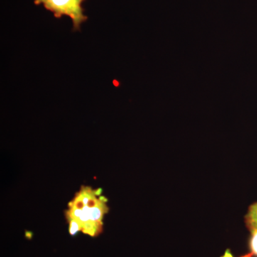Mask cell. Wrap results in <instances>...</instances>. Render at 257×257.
Listing matches in <instances>:
<instances>
[{
	"label": "cell",
	"instance_id": "cell-2",
	"mask_svg": "<svg viewBox=\"0 0 257 257\" xmlns=\"http://www.w3.org/2000/svg\"><path fill=\"white\" fill-rule=\"evenodd\" d=\"M246 223L250 231L257 229V203L249 207L247 215L246 216Z\"/></svg>",
	"mask_w": 257,
	"mask_h": 257
},
{
	"label": "cell",
	"instance_id": "cell-3",
	"mask_svg": "<svg viewBox=\"0 0 257 257\" xmlns=\"http://www.w3.org/2000/svg\"><path fill=\"white\" fill-rule=\"evenodd\" d=\"M251 238L250 240V248L253 255L257 256V229L251 231Z\"/></svg>",
	"mask_w": 257,
	"mask_h": 257
},
{
	"label": "cell",
	"instance_id": "cell-4",
	"mask_svg": "<svg viewBox=\"0 0 257 257\" xmlns=\"http://www.w3.org/2000/svg\"><path fill=\"white\" fill-rule=\"evenodd\" d=\"M69 233L72 236H75L78 231H81L80 226L77 221L69 219Z\"/></svg>",
	"mask_w": 257,
	"mask_h": 257
},
{
	"label": "cell",
	"instance_id": "cell-1",
	"mask_svg": "<svg viewBox=\"0 0 257 257\" xmlns=\"http://www.w3.org/2000/svg\"><path fill=\"white\" fill-rule=\"evenodd\" d=\"M84 1L86 0H34V3L36 5H43L56 18L69 17L72 20L74 31H79L82 24L87 20L82 7Z\"/></svg>",
	"mask_w": 257,
	"mask_h": 257
},
{
	"label": "cell",
	"instance_id": "cell-5",
	"mask_svg": "<svg viewBox=\"0 0 257 257\" xmlns=\"http://www.w3.org/2000/svg\"><path fill=\"white\" fill-rule=\"evenodd\" d=\"M253 256V253H248L247 255H245V256H241V257H251ZM222 257H233L232 255H231V253H230V251L229 250H227V251L225 252V254Z\"/></svg>",
	"mask_w": 257,
	"mask_h": 257
}]
</instances>
